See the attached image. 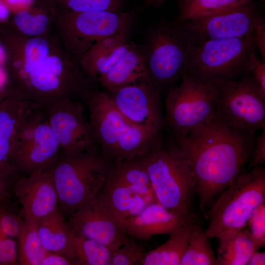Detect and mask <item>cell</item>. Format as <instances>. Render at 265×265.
<instances>
[{
    "label": "cell",
    "instance_id": "ba28073f",
    "mask_svg": "<svg viewBox=\"0 0 265 265\" xmlns=\"http://www.w3.org/2000/svg\"><path fill=\"white\" fill-rule=\"evenodd\" d=\"M265 203V169L260 166L238 177L218 197L205 217L209 220L206 230L209 238L247 226L257 209Z\"/></svg>",
    "mask_w": 265,
    "mask_h": 265
},
{
    "label": "cell",
    "instance_id": "d6a6232c",
    "mask_svg": "<svg viewBox=\"0 0 265 265\" xmlns=\"http://www.w3.org/2000/svg\"><path fill=\"white\" fill-rule=\"evenodd\" d=\"M75 12L122 11L123 0H63Z\"/></svg>",
    "mask_w": 265,
    "mask_h": 265
},
{
    "label": "cell",
    "instance_id": "83f0119b",
    "mask_svg": "<svg viewBox=\"0 0 265 265\" xmlns=\"http://www.w3.org/2000/svg\"><path fill=\"white\" fill-rule=\"evenodd\" d=\"M17 239L18 262L20 265H40L48 253L38 234L35 223L26 221Z\"/></svg>",
    "mask_w": 265,
    "mask_h": 265
},
{
    "label": "cell",
    "instance_id": "7c38bea8",
    "mask_svg": "<svg viewBox=\"0 0 265 265\" xmlns=\"http://www.w3.org/2000/svg\"><path fill=\"white\" fill-rule=\"evenodd\" d=\"M261 15L258 7L251 0L231 9L180 22L197 46L210 40L249 34L253 32L255 24Z\"/></svg>",
    "mask_w": 265,
    "mask_h": 265
},
{
    "label": "cell",
    "instance_id": "836d02e7",
    "mask_svg": "<svg viewBox=\"0 0 265 265\" xmlns=\"http://www.w3.org/2000/svg\"><path fill=\"white\" fill-rule=\"evenodd\" d=\"M247 224L256 250H259L265 246V203L257 209Z\"/></svg>",
    "mask_w": 265,
    "mask_h": 265
},
{
    "label": "cell",
    "instance_id": "7402d4cb",
    "mask_svg": "<svg viewBox=\"0 0 265 265\" xmlns=\"http://www.w3.org/2000/svg\"><path fill=\"white\" fill-rule=\"evenodd\" d=\"M215 265H246L256 250L247 226L219 234Z\"/></svg>",
    "mask_w": 265,
    "mask_h": 265
},
{
    "label": "cell",
    "instance_id": "9c48e42d",
    "mask_svg": "<svg viewBox=\"0 0 265 265\" xmlns=\"http://www.w3.org/2000/svg\"><path fill=\"white\" fill-rule=\"evenodd\" d=\"M181 78L180 85L169 90L165 102L164 125L173 138L186 136L194 127L216 115L218 96L226 81L187 75Z\"/></svg>",
    "mask_w": 265,
    "mask_h": 265
},
{
    "label": "cell",
    "instance_id": "60d3db41",
    "mask_svg": "<svg viewBox=\"0 0 265 265\" xmlns=\"http://www.w3.org/2000/svg\"><path fill=\"white\" fill-rule=\"evenodd\" d=\"M265 252L256 250L252 255L246 265H265Z\"/></svg>",
    "mask_w": 265,
    "mask_h": 265
},
{
    "label": "cell",
    "instance_id": "ee69618b",
    "mask_svg": "<svg viewBox=\"0 0 265 265\" xmlns=\"http://www.w3.org/2000/svg\"><path fill=\"white\" fill-rule=\"evenodd\" d=\"M148 3H149L152 5L158 6L160 5L166 0H144Z\"/></svg>",
    "mask_w": 265,
    "mask_h": 265
},
{
    "label": "cell",
    "instance_id": "ab89813d",
    "mask_svg": "<svg viewBox=\"0 0 265 265\" xmlns=\"http://www.w3.org/2000/svg\"><path fill=\"white\" fill-rule=\"evenodd\" d=\"M17 177L8 178L0 175V200L10 196L13 183Z\"/></svg>",
    "mask_w": 265,
    "mask_h": 265
},
{
    "label": "cell",
    "instance_id": "7bdbcfd3",
    "mask_svg": "<svg viewBox=\"0 0 265 265\" xmlns=\"http://www.w3.org/2000/svg\"><path fill=\"white\" fill-rule=\"evenodd\" d=\"M7 2L12 5H25L30 3L33 0H6Z\"/></svg>",
    "mask_w": 265,
    "mask_h": 265
},
{
    "label": "cell",
    "instance_id": "30bf717a",
    "mask_svg": "<svg viewBox=\"0 0 265 265\" xmlns=\"http://www.w3.org/2000/svg\"><path fill=\"white\" fill-rule=\"evenodd\" d=\"M62 149L50 126L45 107L31 105L16 132L11 161L17 176H28L49 169Z\"/></svg>",
    "mask_w": 265,
    "mask_h": 265
},
{
    "label": "cell",
    "instance_id": "4316f807",
    "mask_svg": "<svg viewBox=\"0 0 265 265\" xmlns=\"http://www.w3.org/2000/svg\"><path fill=\"white\" fill-rule=\"evenodd\" d=\"M252 0H178L176 20L184 21L231 9Z\"/></svg>",
    "mask_w": 265,
    "mask_h": 265
},
{
    "label": "cell",
    "instance_id": "e575fe53",
    "mask_svg": "<svg viewBox=\"0 0 265 265\" xmlns=\"http://www.w3.org/2000/svg\"><path fill=\"white\" fill-rule=\"evenodd\" d=\"M18 247L13 238H6L0 234V265H17Z\"/></svg>",
    "mask_w": 265,
    "mask_h": 265
},
{
    "label": "cell",
    "instance_id": "8992f818",
    "mask_svg": "<svg viewBox=\"0 0 265 265\" xmlns=\"http://www.w3.org/2000/svg\"><path fill=\"white\" fill-rule=\"evenodd\" d=\"M256 48L254 31L241 37L207 41L193 48L184 75L203 80H237L249 75L259 61Z\"/></svg>",
    "mask_w": 265,
    "mask_h": 265
},
{
    "label": "cell",
    "instance_id": "5b68a950",
    "mask_svg": "<svg viewBox=\"0 0 265 265\" xmlns=\"http://www.w3.org/2000/svg\"><path fill=\"white\" fill-rule=\"evenodd\" d=\"M141 47L152 83L161 92L185 75L195 45L180 21L163 20L149 29Z\"/></svg>",
    "mask_w": 265,
    "mask_h": 265
},
{
    "label": "cell",
    "instance_id": "cb8c5ba5",
    "mask_svg": "<svg viewBox=\"0 0 265 265\" xmlns=\"http://www.w3.org/2000/svg\"><path fill=\"white\" fill-rule=\"evenodd\" d=\"M196 219L195 216L190 218L169 235L166 241L148 251L141 265H180Z\"/></svg>",
    "mask_w": 265,
    "mask_h": 265
},
{
    "label": "cell",
    "instance_id": "6da1fadb",
    "mask_svg": "<svg viewBox=\"0 0 265 265\" xmlns=\"http://www.w3.org/2000/svg\"><path fill=\"white\" fill-rule=\"evenodd\" d=\"M170 138L192 168L195 194L205 217L248 163L255 147L253 136L215 115L194 127L186 136Z\"/></svg>",
    "mask_w": 265,
    "mask_h": 265
},
{
    "label": "cell",
    "instance_id": "d590c367",
    "mask_svg": "<svg viewBox=\"0 0 265 265\" xmlns=\"http://www.w3.org/2000/svg\"><path fill=\"white\" fill-rule=\"evenodd\" d=\"M255 142L254 149L248 162L249 169L262 166L265 162V128Z\"/></svg>",
    "mask_w": 265,
    "mask_h": 265
},
{
    "label": "cell",
    "instance_id": "bcb514c9",
    "mask_svg": "<svg viewBox=\"0 0 265 265\" xmlns=\"http://www.w3.org/2000/svg\"><path fill=\"white\" fill-rule=\"evenodd\" d=\"M1 54H2V49L1 47H0V56L1 55Z\"/></svg>",
    "mask_w": 265,
    "mask_h": 265
},
{
    "label": "cell",
    "instance_id": "f6af8a7d",
    "mask_svg": "<svg viewBox=\"0 0 265 265\" xmlns=\"http://www.w3.org/2000/svg\"><path fill=\"white\" fill-rule=\"evenodd\" d=\"M5 80V76L3 72L0 69V87L2 86Z\"/></svg>",
    "mask_w": 265,
    "mask_h": 265
},
{
    "label": "cell",
    "instance_id": "4fadbf2b",
    "mask_svg": "<svg viewBox=\"0 0 265 265\" xmlns=\"http://www.w3.org/2000/svg\"><path fill=\"white\" fill-rule=\"evenodd\" d=\"M45 109L62 151L82 153L100 150L89 121L84 115L81 103L67 99Z\"/></svg>",
    "mask_w": 265,
    "mask_h": 265
},
{
    "label": "cell",
    "instance_id": "5bb4252c",
    "mask_svg": "<svg viewBox=\"0 0 265 265\" xmlns=\"http://www.w3.org/2000/svg\"><path fill=\"white\" fill-rule=\"evenodd\" d=\"M66 220L75 236L92 239L112 252L129 238L123 222L95 198Z\"/></svg>",
    "mask_w": 265,
    "mask_h": 265
},
{
    "label": "cell",
    "instance_id": "3957f363",
    "mask_svg": "<svg viewBox=\"0 0 265 265\" xmlns=\"http://www.w3.org/2000/svg\"><path fill=\"white\" fill-rule=\"evenodd\" d=\"M141 156L157 201L183 216H194V174L176 143L163 135Z\"/></svg>",
    "mask_w": 265,
    "mask_h": 265
},
{
    "label": "cell",
    "instance_id": "277c9868",
    "mask_svg": "<svg viewBox=\"0 0 265 265\" xmlns=\"http://www.w3.org/2000/svg\"><path fill=\"white\" fill-rule=\"evenodd\" d=\"M112 161L101 151L62 153L48 170L66 220L93 200L104 183Z\"/></svg>",
    "mask_w": 265,
    "mask_h": 265
},
{
    "label": "cell",
    "instance_id": "f546056e",
    "mask_svg": "<svg viewBox=\"0 0 265 265\" xmlns=\"http://www.w3.org/2000/svg\"><path fill=\"white\" fill-rule=\"evenodd\" d=\"M142 241L129 236L126 243L113 252L110 265H141L148 251Z\"/></svg>",
    "mask_w": 265,
    "mask_h": 265
},
{
    "label": "cell",
    "instance_id": "7a4b0ae2",
    "mask_svg": "<svg viewBox=\"0 0 265 265\" xmlns=\"http://www.w3.org/2000/svg\"><path fill=\"white\" fill-rule=\"evenodd\" d=\"M86 105L100 150L111 161L141 155L163 136L162 131L141 127L128 120L105 92L93 90Z\"/></svg>",
    "mask_w": 265,
    "mask_h": 265
},
{
    "label": "cell",
    "instance_id": "d6986e66",
    "mask_svg": "<svg viewBox=\"0 0 265 265\" xmlns=\"http://www.w3.org/2000/svg\"><path fill=\"white\" fill-rule=\"evenodd\" d=\"M31 104L21 95L0 102V175L17 176L12 166L11 150L18 127Z\"/></svg>",
    "mask_w": 265,
    "mask_h": 265
},
{
    "label": "cell",
    "instance_id": "603a6c76",
    "mask_svg": "<svg viewBox=\"0 0 265 265\" xmlns=\"http://www.w3.org/2000/svg\"><path fill=\"white\" fill-rule=\"evenodd\" d=\"M35 224L45 248L49 252L60 253L70 260L74 235L59 209Z\"/></svg>",
    "mask_w": 265,
    "mask_h": 265
},
{
    "label": "cell",
    "instance_id": "b9f144b4",
    "mask_svg": "<svg viewBox=\"0 0 265 265\" xmlns=\"http://www.w3.org/2000/svg\"><path fill=\"white\" fill-rule=\"evenodd\" d=\"M9 14L7 7L0 0V20L5 19Z\"/></svg>",
    "mask_w": 265,
    "mask_h": 265
},
{
    "label": "cell",
    "instance_id": "8fae6325",
    "mask_svg": "<svg viewBox=\"0 0 265 265\" xmlns=\"http://www.w3.org/2000/svg\"><path fill=\"white\" fill-rule=\"evenodd\" d=\"M216 115L230 126L252 136L265 128V95L251 76L222 84Z\"/></svg>",
    "mask_w": 265,
    "mask_h": 265
},
{
    "label": "cell",
    "instance_id": "ac0fdd59",
    "mask_svg": "<svg viewBox=\"0 0 265 265\" xmlns=\"http://www.w3.org/2000/svg\"><path fill=\"white\" fill-rule=\"evenodd\" d=\"M194 216H183L157 201L122 222L129 236L144 241L157 235H169Z\"/></svg>",
    "mask_w": 265,
    "mask_h": 265
},
{
    "label": "cell",
    "instance_id": "e0dca14e",
    "mask_svg": "<svg viewBox=\"0 0 265 265\" xmlns=\"http://www.w3.org/2000/svg\"><path fill=\"white\" fill-rule=\"evenodd\" d=\"M74 12L75 35L82 51L106 37L118 34L128 35L132 22V15L128 12Z\"/></svg>",
    "mask_w": 265,
    "mask_h": 265
},
{
    "label": "cell",
    "instance_id": "52a82bcc",
    "mask_svg": "<svg viewBox=\"0 0 265 265\" xmlns=\"http://www.w3.org/2000/svg\"><path fill=\"white\" fill-rule=\"evenodd\" d=\"M95 199L122 222L157 201L141 155L112 161Z\"/></svg>",
    "mask_w": 265,
    "mask_h": 265
},
{
    "label": "cell",
    "instance_id": "d4e9b609",
    "mask_svg": "<svg viewBox=\"0 0 265 265\" xmlns=\"http://www.w3.org/2000/svg\"><path fill=\"white\" fill-rule=\"evenodd\" d=\"M209 238L196 219L180 265H215L216 257Z\"/></svg>",
    "mask_w": 265,
    "mask_h": 265
},
{
    "label": "cell",
    "instance_id": "484cf974",
    "mask_svg": "<svg viewBox=\"0 0 265 265\" xmlns=\"http://www.w3.org/2000/svg\"><path fill=\"white\" fill-rule=\"evenodd\" d=\"M112 253L92 239L74 235L70 259L73 265H110Z\"/></svg>",
    "mask_w": 265,
    "mask_h": 265
},
{
    "label": "cell",
    "instance_id": "f35d334b",
    "mask_svg": "<svg viewBox=\"0 0 265 265\" xmlns=\"http://www.w3.org/2000/svg\"><path fill=\"white\" fill-rule=\"evenodd\" d=\"M40 265H73V263L68 258L60 253L48 252Z\"/></svg>",
    "mask_w": 265,
    "mask_h": 265
},
{
    "label": "cell",
    "instance_id": "1f68e13d",
    "mask_svg": "<svg viewBox=\"0 0 265 265\" xmlns=\"http://www.w3.org/2000/svg\"><path fill=\"white\" fill-rule=\"evenodd\" d=\"M15 22L23 32L28 35L43 33L48 23V18L43 14L33 15L26 11H21L15 16Z\"/></svg>",
    "mask_w": 265,
    "mask_h": 265
},
{
    "label": "cell",
    "instance_id": "44dd1931",
    "mask_svg": "<svg viewBox=\"0 0 265 265\" xmlns=\"http://www.w3.org/2000/svg\"><path fill=\"white\" fill-rule=\"evenodd\" d=\"M131 43L127 34H118L93 45L83 62V68L88 76L97 81L109 72L126 55Z\"/></svg>",
    "mask_w": 265,
    "mask_h": 265
},
{
    "label": "cell",
    "instance_id": "4dcf8cb0",
    "mask_svg": "<svg viewBox=\"0 0 265 265\" xmlns=\"http://www.w3.org/2000/svg\"><path fill=\"white\" fill-rule=\"evenodd\" d=\"M49 53L48 44L41 38H33L26 44L25 63L23 71L20 75L30 72L32 69L45 61Z\"/></svg>",
    "mask_w": 265,
    "mask_h": 265
},
{
    "label": "cell",
    "instance_id": "74e56055",
    "mask_svg": "<svg viewBox=\"0 0 265 265\" xmlns=\"http://www.w3.org/2000/svg\"><path fill=\"white\" fill-rule=\"evenodd\" d=\"M251 73L255 83L265 95V60H259Z\"/></svg>",
    "mask_w": 265,
    "mask_h": 265
},
{
    "label": "cell",
    "instance_id": "8d00e7d4",
    "mask_svg": "<svg viewBox=\"0 0 265 265\" xmlns=\"http://www.w3.org/2000/svg\"><path fill=\"white\" fill-rule=\"evenodd\" d=\"M256 48H258L265 60V22L263 15L257 21L254 28Z\"/></svg>",
    "mask_w": 265,
    "mask_h": 265
},
{
    "label": "cell",
    "instance_id": "ffe728a7",
    "mask_svg": "<svg viewBox=\"0 0 265 265\" xmlns=\"http://www.w3.org/2000/svg\"><path fill=\"white\" fill-rule=\"evenodd\" d=\"M97 81L109 91L132 84L152 83L141 46L131 41L126 55L112 70L99 78Z\"/></svg>",
    "mask_w": 265,
    "mask_h": 265
},
{
    "label": "cell",
    "instance_id": "2e32d148",
    "mask_svg": "<svg viewBox=\"0 0 265 265\" xmlns=\"http://www.w3.org/2000/svg\"><path fill=\"white\" fill-rule=\"evenodd\" d=\"M12 193L21 205L26 221L36 223L58 208V198L50 171L47 169L28 176H18Z\"/></svg>",
    "mask_w": 265,
    "mask_h": 265
},
{
    "label": "cell",
    "instance_id": "f1b7e54d",
    "mask_svg": "<svg viewBox=\"0 0 265 265\" xmlns=\"http://www.w3.org/2000/svg\"><path fill=\"white\" fill-rule=\"evenodd\" d=\"M9 198L0 200V234L4 237L17 238L26 221L20 208L11 202Z\"/></svg>",
    "mask_w": 265,
    "mask_h": 265
},
{
    "label": "cell",
    "instance_id": "9a60e30c",
    "mask_svg": "<svg viewBox=\"0 0 265 265\" xmlns=\"http://www.w3.org/2000/svg\"><path fill=\"white\" fill-rule=\"evenodd\" d=\"M107 94L117 109L130 121L162 131L164 126L161 92L151 83L129 85Z\"/></svg>",
    "mask_w": 265,
    "mask_h": 265
}]
</instances>
